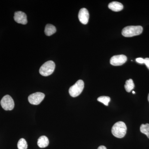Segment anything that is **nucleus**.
Segmentation results:
<instances>
[{
	"label": "nucleus",
	"mask_w": 149,
	"mask_h": 149,
	"mask_svg": "<svg viewBox=\"0 0 149 149\" xmlns=\"http://www.w3.org/2000/svg\"><path fill=\"white\" fill-rule=\"evenodd\" d=\"M127 130V127L123 121H118L115 123L111 129L113 136L117 138L121 139L125 136Z\"/></svg>",
	"instance_id": "nucleus-1"
},
{
	"label": "nucleus",
	"mask_w": 149,
	"mask_h": 149,
	"mask_svg": "<svg viewBox=\"0 0 149 149\" xmlns=\"http://www.w3.org/2000/svg\"><path fill=\"white\" fill-rule=\"evenodd\" d=\"M143 31L141 26H129L123 29L122 35L124 37H130L141 35Z\"/></svg>",
	"instance_id": "nucleus-2"
},
{
	"label": "nucleus",
	"mask_w": 149,
	"mask_h": 149,
	"mask_svg": "<svg viewBox=\"0 0 149 149\" xmlns=\"http://www.w3.org/2000/svg\"><path fill=\"white\" fill-rule=\"evenodd\" d=\"M55 64L54 61H49L46 62L41 66L39 72L42 76H49L52 74L55 68Z\"/></svg>",
	"instance_id": "nucleus-3"
},
{
	"label": "nucleus",
	"mask_w": 149,
	"mask_h": 149,
	"mask_svg": "<svg viewBox=\"0 0 149 149\" xmlns=\"http://www.w3.org/2000/svg\"><path fill=\"white\" fill-rule=\"evenodd\" d=\"M84 88V83L83 80H78L74 85L69 88L70 95L73 97H77L82 93Z\"/></svg>",
	"instance_id": "nucleus-4"
},
{
	"label": "nucleus",
	"mask_w": 149,
	"mask_h": 149,
	"mask_svg": "<svg viewBox=\"0 0 149 149\" xmlns=\"http://www.w3.org/2000/svg\"><path fill=\"white\" fill-rule=\"evenodd\" d=\"M2 107L6 111H10L13 109L15 104L13 99L9 95L4 96L1 101Z\"/></svg>",
	"instance_id": "nucleus-5"
},
{
	"label": "nucleus",
	"mask_w": 149,
	"mask_h": 149,
	"mask_svg": "<svg viewBox=\"0 0 149 149\" xmlns=\"http://www.w3.org/2000/svg\"><path fill=\"white\" fill-rule=\"evenodd\" d=\"M45 97L44 93L37 92L30 95L28 97V101L32 104L38 105L42 101Z\"/></svg>",
	"instance_id": "nucleus-6"
},
{
	"label": "nucleus",
	"mask_w": 149,
	"mask_h": 149,
	"mask_svg": "<svg viewBox=\"0 0 149 149\" xmlns=\"http://www.w3.org/2000/svg\"><path fill=\"white\" fill-rule=\"evenodd\" d=\"M127 60V57L124 55H118L112 57L110 62L111 65L119 66L124 64Z\"/></svg>",
	"instance_id": "nucleus-7"
},
{
	"label": "nucleus",
	"mask_w": 149,
	"mask_h": 149,
	"mask_svg": "<svg viewBox=\"0 0 149 149\" xmlns=\"http://www.w3.org/2000/svg\"><path fill=\"white\" fill-rule=\"evenodd\" d=\"M14 19L19 24H26L27 23V15L23 12L17 11L15 13Z\"/></svg>",
	"instance_id": "nucleus-8"
},
{
	"label": "nucleus",
	"mask_w": 149,
	"mask_h": 149,
	"mask_svg": "<svg viewBox=\"0 0 149 149\" xmlns=\"http://www.w3.org/2000/svg\"><path fill=\"white\" fill-rule=\"evenodd\" d=\"M78 18L82 24H86L88 23L89 19V12L87 9L81 8L78 13Z\"/></svg>",
	"instance_id": "nucleus-9"
},
{
	"label": "nucleus",
	"mask_w": 149,
	"mask_h": 149,
	"mask_svg": "<svg viewBox=\"0 0 149 149\" xmlns=\"http://www.w3.org/2000/svg\"><path fill=\"white\" fill-rule=\"evenodd\" d=\"M109 8L115 12H118L123 9V6L122 3L117 1H113L110 3L108 5Z\"/></svg>",
	"instance_id": "nucleus-10"
},
{
	"label": "nucleus",
	"mask_w": 149,
	"mask_h": 149,
	"mask_svg": "<svg viewBox=\"0 0 149 149\" xmlns=\"http://www.w3.org/2000/svg\"><path fill=\"white\" fill-rule=\"evenodd\" d=\"M49 144V140L46 136H41L38 139L37 145L40 148H45L47 147Z\"/></svg>",
	"instance_id": "nucleus-11"
},
{
	"label": "nucleus",
	"mask_w": 149,
	"mask_h": 149,
	"mask_svg": "<svg viewBox=\"0 0 149 149\" xmlns=\"http://www.w3.org/2000/svg\"><path fill=\"white\" fill-rule=\"evenodd\" d=\"M56 31V27L52 24H47L45 28V34L48 36H51L55 33Z\"/></svg>",
	"instance_id": "nucleus-12"
},
{
	"label": "nucleus",
	"mask_w": 149,
	"mask_h": 149,
	"mask_svg": "<svg viewBox=\"0 0 149 149\" xmlns=\"http://www.w3.org/2000/svg\"><path fill=\"white\" fill-rule=\"evenodd\" d=\"M134 87H135V85L132 79H130L126 80L124 87H125V91L127 92L130 93L134 89Z\"/></svg>",
	"instance_id": "nucleus-13"
},
{
	"label": "nucleus",
	"mask_w": 149,
	"mask_h": 149,
	"mask_svg": "<svg viewBox=\"0 0 149 149\" xmlns=\"http://www.w3.org/2000/svg\"><path fill=\"white\" fill-rule=\"evenodd\" d=\"M140 130L141 133L146 135L148 138L149 139V124L148 123L142 124L140 127Z\"/></svg>",
	"instance_id": "nucleus-14"
},
{
	"label": "nucleus",
	"mask_w": 149,
	"mask_h": 149,
	"mask_svg": "<svg viewBox=\"0 0 149 149\" xmlns=\"http://www.w3.org/2000/svg\"><path fill=\"white\" fill-rule=\"evenodd\" d=\"M110 97L108 96H101L98 98L97 101L107 106H108L109 103L110 101Z\"/></svg>",
	"instance_id": "nucleus-15"
},
{
	"label": "nucleus",
	"mask_w": 149,
	"mask_h": 149,
	"mask_svg": "<svg viewBox=\"0 0 149 149\" xmlns=\"http://www.w3.org/2000/svg\"><path fill=\"white\" fill-rule=\"evenodd\" d=\"M17 148L18 149H27V144L25 139H21L17 143Z\"/></svg>",
	"instance_id": "nucleus-16"
},
{
	"label": "nucleus",
	"mask_w": 149,
	"mask_h": 149,
	"mask_svg": "<svg viewBox=\"0 0 149 149\" xmlns=\"http://www.w3.org/2000/svg\"><path fill=\"white\" fill-rule=\"evenodd\" d=\"M136 61L138 63H141V64H143L145 62V59L142 58H138L136 59Z\"/></svg>",
	"instance_id": "nucleus-17"
},
{
	"label": "nucleus",
	"mask_w": 149,
	"mask_h": 149,
	"mask_svg": "<svg viewBox=\"0 0 149 149\" xmlns=\"http://www.w3.org/2000/svg\"><path fill=\"white\" fill-rule=\"evenodd\" d=\"M145 59V62H144V63L146 64V66L148 68L149 70V58H146Z\"/></svg>",
	"instance_id": "nucleus-18"
},
{
	"label": "nucleus",
	"mask_w": 149,
	"mask_h": 149,
	"mask_svg": "<svg viewBox=\"0 0 149 149\" xmlns=\"http://www.w3.org/2000/svg\"><path fill=\"white\" fill-rule=\"evenodd\" d=\"M97 149H107L106 147H105L104 146H101L99 147Z\"/></svg>",
	"instance_id": "nucleus-19"
},
{
	"label": "nucleus",
	"mask_w": 149,
	"mask_h": 149,
	"mask_svg": "<svg viewBox=\"0 0 149 149\" xmlns=\"http://www.w3.org/2000/svg\"><path fill=\"white\" fill-rule=\"evenodd\" d=\"M148 102H149V93L148 94Z\"/></svg>",
	"instance_id": "nucleus-20"
},
{
	"label": "nucleus",
	"mask_w": 149,
	"mask_h": 149,
	"mask_svg": "<svg viewBox=\"0 0 149 149\" xmlns=\"http://www.w3.org/2000/svg\"><path fill=\"white\" fill-rule=\"evenodd\" d=\"M132 93H133V94H135V93H135V91H133V92H132Z\"/></svg>",
	"instance_id": "nucleus-21"
}]
</instances>
